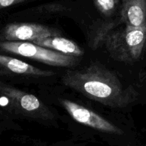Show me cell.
I'll return each instance as SVG.
<instances>
[{"label": "cell", "mask_w": 146, "mask_h": 146, "mask_svg": "<svg viewBox=\"0 0 146 146\" xmlns=\"http://www.w3.org/2000/svg\"><path fill=\"white\" fill-rule=\"evenodd\" d=\"M121 19L125 26H146V0H122Z\"/></svg>", "instance_id": "7"}, {"label": "cell", "mask_w": 146, "mask_h": 146, "mask_svg": "<svg viewBox=\"0 0 146 146\" xmlns=\"http://www.w3.org/2000/svg\"><path fill=\"white\" fill-rule=\"evenodd\" d=\"M61 103L73 119L79 123L84 124L102 132L117 135L123 134L122 129L91 110L69 100L63 99Z\"/></svg>", "instance_id": "5"}, {"label": "cell", "mask_w": 146, "mask_h": 146, "mask_svg": "<svg viewBox=\"0 0 146 146\" xmlns=\"http://www.w3.org/2000/svg\"><path fill=\"white\" fill-rule=\"evenodd\" d=\"M32 43L40 46L54 50L57 52L62 53L66 55L80 56L84 54L83 49L76 43L68 38L60 37L58 36L36 40Z\"/></svg>", "instance_id": "8"}, {"label": "cell", "mask_w": 146, "mask_h": 146, "mask_svg": "<svg viewBox=\"0 0 146 146\" xmlns=\"http://www.w3.org/2000/svg\"><path fill=\"white\" fill-rule=\"evenodd\" d=\"M0 65L17 74L36 76H51L54 74L52 71L40 69L24 61L6 56L0 55Z\"/></svg>", "instance_id": "9"}, {"label": "cell", "mask_w": 146, "mask_h": 146, "mask_svg": "<svg viewBox=\"0 0 146 146\" xmlns=\"http://www.w3.org/2000/svg\"><path fill=\"white\" fill-rule=\"evenodd\" d=\"M0 47L7 52L38 60L44 64L61 67L72 66L76 63V56L66 55L54 50L23 41H3Z\"/></svg>", "instance_id": "3"}, {"label": "cell", "mask_w": 146, "mask_h": 146, "mask_svg": "<svg viewBox=\"0 0 146 146\" xmlns=\"http://www.w3.org/2000/svg\"><path fill=\"white\" fill-rule=\"evenodd\" d=\"M145 42L146 26H125L111 31L105 39L106 47L112 58L127 64L135 62L141 58Z\"/></svg>", "instance_id": "2"}, {"label": "cell", "mask_w": 146, "mask_h": 146, "mask_svg": "<svg viewBox=\"0 0 146 146\" xmlns=\"http://www.w3.org/2000/svg\"><path fill=\"white\" fill-rule=\"evenodd\" d=\"M60 33L53 28L38 24H10L4 28L2 34L7 41H34L50 36H57Z\"/></svg>", "instance_id": "6"}, {"label": "cell", "mask_w": 146, "mask_h": 146, "mask_svg": "<svg viewBox=\"0 0 146 146\" xmlns=\"http://www.w3.org/2000/svg\"><path fill=\"white\" fill-rule=\"evenodd\" d=\"M97 9L105 17H111L119 6L120 0H94Z\"/></svg>", "instance_id": "10"}, {"label": "cell", "mask_w": 146, "mask_h": 146, "mask_svg": "<svg viewBox=\"0 0 146 146\" xmlns=\"http://www.w3.org/2000/svg\"><path fill=\"white\" fill-rule=\"evenodd\" d=\"M62 81L64 85L86 97L111 108H125L138 96L133 87H124L113 72L98 64L76 71H68Z\"/></svg>", "instance_id": "1"}, {"label": "cell", "mask_w": 146, "mask_h": 146, "mask_svg": "<svg viewBox=\"0 0 146 146\" xmlns=\"http://www.w3.org/2000/svg\"><path fill=\"white\" fill-rule=\"evenodd\" d=\"M0 90L11 99L13 105L24 115L41 119H51L54 117L50 110L35 96L7 86L1 83Z\"/></svg>", "instance_id": "4"}]
</instances>
